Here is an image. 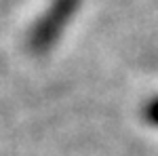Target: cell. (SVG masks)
I'll use <instances>...</instances> for the list:
<instances>
[{
	"label": "cell",
	"mask_w": 158,
	"mask_h": 156,
	"mask_svg": "<svg viewBox=\"0 0 158 156\" xmlns=\"http://www.w3.org/2000/svg\"><path fill=\"white\" fill-rule=\"evenodd\" d=\"M141 118L146 120L150 127L158 129V95L150 97L146 103H143V108H141Z\"/></svg>",
	"instance_id": "2"
},
{
	"label": "cell",
	"mask_w": 158,
	"mask_h": 156,
	"mask_svg": "<svg viewBox=\"0 0 158 156\" xmlns=\"http://www.w3.org/2000/svg\"><path fill=\"white\" fill-rule=\"evenodd\" d=\"M80 9V0H51L27 32V48L34 55H44L57 44L61 34Z\"/></svg>",
	"instance_id": "1"
}]
</instances>
